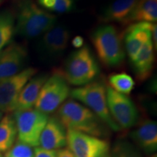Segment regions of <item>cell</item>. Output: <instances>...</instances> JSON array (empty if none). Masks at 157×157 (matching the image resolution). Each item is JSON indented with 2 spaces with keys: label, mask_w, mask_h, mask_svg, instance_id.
I'll return each instance as SVG.
<instances>
[{
  "label": "cell",
  "mask_w": 157,
  "mask_h": 157,
  "mask_svg": "<svg viewBox=\"0 0 157 157\" xmlns=\"http://www.w3.org/2000/svg\"><path fill=\"white\" fill-rule=\"evenodd\" d=\"M57 117L65 128L98 137H107L109 128L87 107L74 99L66 101L58 109Z\"/></svg>",
  "instance_id": "cell-1"
},
{
  "label": "cell",
  "mask_w": 157,
  "mask_h": 157,
  "mask_svg": "<svg viewBox=\"0 0 157 157\" xmlns=\"http://www.w3.org/2000/svg\"><path fill=\"white\" fill-rule=\"evenodd\" d=\"M57 17L39 7L33 0H17L15 32L27 39L41 35L56 25Z\"/></svg>",
  "instance_id": "cell-2"
},
{
  "label": "cell",
  "mask_w": 157,
  "mask_h": 157,
  "mask_svg": "<svg viewBox=\"0 0 157 157\" xmlns=\"http://www.w3.org/2000/svg\"><path fill=\"white\" fill-rule=\"evenodd\" d=\"M98 59L108 68H117L124 63L125 50L122 35L111 24H103L90 36Z\"/></svg>",
  "instance_id": "cell-3"
},
{
  "label": "cell",
  "mask_w": 157,
  "mask_h": 157,
  "mask_svg": "<svg viewBox=\"0 0 157 157\" xmlns=\"http://www.w3.org/2000/svg\"><path fill=\"white\" fill-rule=\"evenodd\" d=\"M61 72L68 84L82 87L95 81L101 69L93 52L84 44L68 56Z\"/></svg>",
  "instance_id": "cell-4"
},
{
  "label": "cell",
  "mask_w": 157,
  "mask_h": 157,
  "mask_svg": "<svg viewBox=\"0 0 157 157\" xmlns=\"http://www.w3.org/2000/svg\"><path fill=\"white\" fill-rule=\"evenodd\" d=\"M106 84L103 78L95 79L86 85L71 90L70 97L91 110L110 129L118 132L121 129L110 114L106 99Z\"/></svg>",
  "instance_id": "cell-5"
},
{
  "label": "cell",
  "mask_w": 157,
  "mask_h": 157,
  "mask_svg": "<svg viewBox=\"0 0 157 157\" xmlns=\"http://www.w3.org/2000/svg\"><path fill=\"white\" fill-rule=\"evenodd\" d=\"M70 86L61 71L55 70L43 84L34 109L48 115L55 112L70 96Z\"/></svg>",
  "instance_id": "cell-6"
},
{
  "label": "cell",
  "mask_w": 157,
  "mask_h": 157,
  "mask_svg": "<svg viewBox=\"0 0 157 157\" xmlns=\"http://www.w3.org/2000/svg\"><path fill=\"white\" fill-rule=\"evenodd\" d=\"M17 140L31 147L39 146V138L49 119L48 115L35 109L15 111Z\"/></svg>",
  "instance_id": "cell-7"
},
{
  "label": "cell",
  "mask_w": 157,
  "mask_h": 157,
  "mask_svg": "<svg viewBox=\"0 0 157 157\" xmlns=\"http://www.w3.org/2000/svg\"><path fill=\"white\" fill-rule=\"evenodd\" d=\"M106 99L110 114L121 129H129L137 124L139 112L131 98L106 84Z\"/></svg>",
  "instance_id": "cell-8"
},
{
  "label": "cell",
  "mask_w": 157,
  "mask_h": 157,
  "mask_svg": "<svg viewBox=\"0 0 157 157\" xmlns=\"http://www.w3.org/2000/svg\"><path fill=\"white\" fill-rule=\"evenodd\" d=\"M66 145L74 157H101L110 148L105 139L71 129H67Z\"/></svg>",
  "instance_id": "cell-9"
},
{
  "label": "cell",
  "mask_w": 157,
  "mask_h": 157,
  "mask_svg": "<svg viewBox=\"0 0 157 157\" xmlns=\"http://www.w3.org/2000/svg\"><path fill=\"white\" fill-rule=\"evenodd\" d=\"M38 42V52L43 60L56 61L61 57L68 48L71 33L67 27L55 25L41 35Z\"/></svg>",
  "instance_id": "cell-10"
},
{
  "label": "cell",
  "mask_w": 157,
  "mask_h": 157,
  "mask_svg": "<svg viewBox=\"0 0 157 157\" xmlns=\"http://www.w3.org/2000/svg\"><path fill=\"white\" fill-rule=\"evenodd\" d=\"M37 71L35 68H26L16 75L0 81V111L2 112L10 113L15 111L20 93Z\"/></svg>",
  "instance_id": "cell-11"
},
{
  "label": "cell",
  "mask_w": 157,
  "mask_h": 157,
  "mask_svg": "<svg viewBox=\"0 0 157 157\" xmlns=\"http://www.w3.org/2000/svg\"><path fill=\"white\" fill-rule=\"evenodd\" d=\"M28 58L25 45L12 42L0 52V81L16 75L24 69Z\"/></svg>",
  "instance_id": "cell-12"
},
{
  "label": "cell",
  "mask_w": 157,
  "mask_h": 157,
  "mask_svg": "<svg viewBox=\"0 0 157 157\" xmlns=\"http://www.w3.org/2000/svg\"><path fill=\"white\" fill-rule=\"evenodd\" d=\"M151 23L139 22L129 25L124 35V47L130 63L142 47L151 39Z\"/></svg>",
  "instance_id": "cell-13"
},
{
  "label": "cell",
  "mask_w": 157,
  "mask_h": 157,
  "mask_svg": "<svg viewBox=\"0 0 157 157\" xmlns=\"http://www.w3.org/2000/svg\"><path fill=\"white\" fill-rule=\"evenodd\" d=\"M67 130L57 117H49L39 138V147L45 150L56 151L66 146Z\"/></svg>",
  "instance_id": "cell-14"
},
{
  "label": "cell",
  "mask_w": 157,
  "mask_h": 157,
  "mask_svg": "<svg viewBox=\"0 0 157 157\" xmlns=\"http://www.w3.org/2000/svg\"><path fill=\"white\" fill-rule=\"evenodd\" d=\"M136 146L147 154H154L157 149V124L156 121L146 119L141 121L130 133Z\"/></svg>",
  "instance_id": "cell-15"
},
{
  "label": "cell",
  "mask_w": 157,
  "mask_h": 157,
  "mask_svg": "<svg viewBox=\"0 0 157 157\" xmlns=\"http://www.w3.org/2000/svg\"><path fill=\"white\" fill-rule=\"evenodd\" d=\"M137 2V0H114L103 10L99 20L105 24L113 22L126 25Z\"/></svg>",
  "instance_id": "cell-16"
},
{
  "label": "cell",
  "mask_w": 157,
  "mask_h": 157,
  "mask_svg": "<svg viewBox=\"0 0 157 157\" xmlns=\"http://www.w3.org/2000/svg\"><path fill=\"white\" fill-rule=\"evenodd\" d=\"M154 48L151 39L143 45L131 62L135 76L138 81H146L150 77L154 71Z\"/></svg>",
  "instance_id": "cell-17"
},
{
  "label": "cell",
  "mask_w": 157,
  "mask_h": 157,
  "mask_svg": "<svg viewBox=\"0 0 157 157\" xmlns=\"http://www.w3.org/2000/svg\"><path fill=\"white\" fill-rule=\"evenodd\" d=\"M48 74H36L23 88L17 98L15 111L32 109L36 103L43 84L48 78Z\"/></svg>",
  "instance_id": "cell-18"
},
{
  "label": "cell",
  "mask_w": 157,
  "mask_h": 157,
  "mask_svg": "<svg viewBox=\"0 0 157 157\" xmlns=\"http://www.w3.org/2000/svg\"><path fill=\"white\" fill-rule=\"evenodd\" d=\"M157 21V0H137L127 25L134 23H154Z\"/></svg>",
  "instance_id": "cell-19"
},
{
  "label": "cell",
  "mask_w": 157,
  "mask_h": 157,
  "mask_svg": "<svg viewBox=\"0 0 157 157\" xmlns=\"http://www.w3.org/2000/svg\"><path fill=\"white\" fill-rule=\"evenodd\" d=\"M17 129L13 116L7 114L0 121V154L6 153L15 144Z\"/></svg>",
  "instance_id": "cell-20"
},
{
  "label": "cell",
  "mask_w": 157,
  "mask_h": 157,
  "mask_svg": "<svg viewBox=\"0 0 157 157\" xmlns=\"http://www.w3.org/2000/svg\"><path fill=\"white\" fill-rule=\"evenodd\" d=\"M15 33V16L10 10L0 12V52L9 44Z\"/></svg>",
  "instance_id": "cell-21"
},
{
  "label": "cell",
  "mask_w": 157,
  "mask_h": 157,
  "mask_svg": "<svg viewBox=\"0 0 157 157\" xmlns=\"http://www.w3.org/2000/svg\"><path fill=\"white\" fill-rule=\"evenodd\" d=\"M110 87L118 93L129 95L135 87V82L132 76L124 72L113 74L109 76Z\"/></svg>",
  "instance_id": "cell-22"
},
{
  "label": "cell",
  "mask_w": 157,
  "mask_h": 157,
  "mask_svg": "<svg viewBox=\"0 0 157 157\" xmlns=\"http://www.w3.org/2000/svg\"><path fill=\"white\" fill-rule=\"evenodd\" d=\"M39 5L46 10L57 13H66L74 8L73 0H37Z\"/></svg>",
  "instance_id": "cell-23"
},
{
  "label": "cell",
  "mask_w": 157,
  "mask_h": 157,
  "mask_svg": "<svg viewBox=\"0 0 157 157\" xmlns=\"http://www.w3.org/2000/svg\"><path fill=\"white\" fill-rule=\"evenodd\" d=\"M111 157H143L138 148L128 140H119L113 148Z\"/></svg>",
  "instance_id": "cell-24"
},
{
  "label": "cell",
  "mask_w": 157,
  "mask_h": 157,
  "mask_svg": "<svg viewBox=\"0 0 157 157\" xmlns=\"http://www.w3.org/2000/svg\"><path fill=\"white\" fill-rule=\"evenodd\" d=\"M4 157H34V150L32 147L17 140Z\"/></svg>",
  "instance_id": "cell-25"
},
{
  "label": "cell",
  "mask_w": 157,
  "mask_h": 157,
  "mask_svg": "<svg viewBox=\"0 0 157 157\" xmlns=\"http://www.w3.org/2000/svg\"><path fill=\"white\" fill-rule=\"evenodd\" d=\"M34 157H57L56 151L45 150L38 146L34 149Z\"/></svg>",
  "instance_id": "cell-26"
},
{
  "label": "cell",
  "mask_w": 157,
  "mask_h": 157,
  "mask_svg": "<svg viewBox=\"0 0 157 157\" xmlns=\"http://www.w3.org/2000/svg\"><path fill=\"white\" fill-rule=\"evenodd\" d=\"M56 156L57 157H74L73 154L69 151V149L66 148H63L57 151Z\"/></svg>",
  "instance_id": "cell-27"
},
{
  "label": "cell",
  "mask_w": 157,
  "mask_h": 157,
  "mask_svg": "<svg viewBox=\"0 0 157 157\" xmlns=\"http://www.w3.org/2000/svg\"><path fill=\"white\" fill-rule=\"evenodd\" d=\"M72 45L76 49H79L82 48L84 45V40L83 37L80 36H76L74 37L72 40Z\"/></svg>",
  "instance_id": "cell-28"
},
{
  "label": "cell",
  "mask_w": 157,
  "mask_h": 157,
  "mask_svg": "<svg viewBox=\"0 0 157 157\" xmlns=\"http://www.w3.org/2000/svg\"><path fill=\"white\" fill-rule=\"evenodd\" d=\"M157 25L156 23H153L152 25V30H151V42L153 43V46L155 48V50H156L157 48Z\"/></svg>",
  "instance_id": "cell-29"
},
{
  "label": "cell",
  "mask_w": 157,
  "mask_h": 157,
  "mask_svg": "<svg viewBox=\"0 0 157 157\" xmlns=\"http://www.w3.org/2000/svg\"><path fill=\"white\" fill-rule=\"evenodd\" d=\"M3 117H4V113L2 112V111H0V121L2 120V119Z\"/></svg>",
  "instance_id": "cell-30"
},
{
  "label": "cell",
  "mask_w": 157,
  "mask_h": 157,
  "mask_svg": "<svg viewBox=\"0 0 157 157\" xmlns=\"http://www.w3.org/2000/svg\"><path fill=\"white\" fill-rule=\"evenodd\" d=\"M101 157H111V155H110V154H109H109H107L104 155V156H101Z\"/></svg>",
  "instance_id": "cell-31"
},
{
  "label": "cell",
  "mask_w": 157,
  "mask_h": 157,
  "mask_svg": "<svg viewBox=\"0 0 157 157\" xmlns=\"http://www.w3.org/2000/svg\"><path fill=\"white\" fill-rule=\"evenodd\" d=\"M4 1H5V0H0V5H2V3Z\"/></svg>",
  "instance_id": "cell-32"
},
{
  "label": "cell",
  "mask_w": 157,
  "mask_h": 157,
  "mask_svg": "<svg viewBox=\"0 0 157 157\" xmlns=\"http://www.w3.org/2000/svg\"><path fill=\"white\" fill-rule=\"evenodd\" d=\"M0 157H3V156H2V155L1 154H0Z\"/></svg>",
  "instance_id": "cell-33"
}]
</instances>
